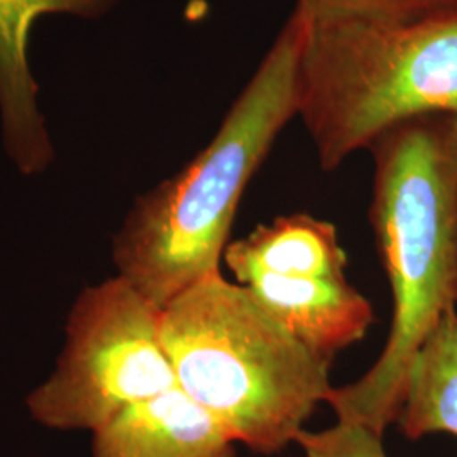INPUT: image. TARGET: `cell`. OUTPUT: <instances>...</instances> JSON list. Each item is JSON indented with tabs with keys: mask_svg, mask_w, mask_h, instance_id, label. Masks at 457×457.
<instances>
[{
	"mask_svg": "<svg viewBox=\"0 0 457 457\" xmlns=\"http://www.w3.org/2000/svg\"><path fill=\"white\" fill-rule=\"evenodd\" d=\"M224 262L236 279L249 271L283 277L343 278L347 256L334 224L292 213L228 243Z\"/></svg>",
	"mask_w": 457,
	"mask_h": 457,
	"instance_id": "obj_9",
	"label": "cell"
},
{
	"mask_svg": "<svg viewBox=\"0 0 457 457\" xmlns=\"http://www.w3.org/2000/svg\"><path fill=\"white\" fill-rule=\"evenodd\" d=\"M298 444L307 457H388L383 436L353 422H339L320 432L303 430Z\"/></svg>",
	"mask_w": 457,
	"mask_h": 457,
	"instance_id": "obj_12",
	"label": "cell"
},
{
	"mask_svg": "<svg viewBox=\"0 0 457 457\" xmlns=\"http://www.w3.org/2000/svg\"><path fill=\"white\" fill-rule=\"evenodd\" d=\"M119 0H0V119L4 147L22 175L43 173L54 162L37 85L29 66V34L48 14L97 19Z\"/></svg>",
	"mask_w": 457,
	"mask_h": 457,
	"instance_id": "obj_6",
	"label": "cell"
},
{
	"mask_svg": "<svg viewBox=\"0 0 457 457\" xmlns=\"http://www.w3.org/2000/svg\"><path fill=\"white\" fill-rule=\"evenodd\" d=\"M237 283L295 337L328 361L360 343L375 322L370 300L345 277H283L249 271L237 278Z\"/></svg>",
	"mask_w": 457,
	"mask_h": 457,
	"instance_id": "obj_7",
	"label": "cell"
},
{
	"mask_svg": "<svg viewBox=\"0 0 457 457\" xmlns=\"http://www.w3.org/2000/svg\"><path fill=\"white\" fill-rule=\"evenodd\" d=\"M375 160L370 222L393 294L390 336L371 370L332 388L339 422L383 436L395 424L410 362L457 305V114L415 117L368 146Z\"/></svg>",
	"mask_w": 457,
	"mask_h": 457,
	"instance_id": "obj_1",
	"label": "cell"
},
{
	"mask_svg": "<svg viewBox=\"0 0 457 457\" xmlns=\"http://www.w3.org/2000/svg\"><path fill=\"white\" fill-rule=\"evenodd\" d=\"M160 332L177 386L258 454L295 444L334 388L330 361L220 270L164 305Z\"/></svg>",
	"mask_w": 457,
	"mask_h": 457,
	"instance_id": "obj_3",
	"label": "cell"
},
{
	"mask_svg": "<svg viewBox=\"0 0 457 457\" xmlns=\"http://www.w3.org/2000/svg\"><path fill=\"white\" fill-rule=\"evenodd\" d=\"M395 424L417 441L457 437V311L447 312L410 362Z\"/></svg>",
	"mask_w": 457,
	"mask_h": 457,
	"instance_id": "obj_10",
	"label": "cell"
},
{
	"mask_svg": "<svg viewBox=\"0 0 457 457\" xmlns=\"http://www.w3.org/2000/svg\"><path fill=\"white\" fill-rule=\"evenodd\" d=\"M305 33L292 14L212 141L177 175L137 196L112 243L117 275L156 307L219 271L241 196L296 115Z\"/></svg>",
	"mask_w": 457,
	"mask_h": 457,
	"instance_id": "obj_2",
	"label": "cell"
},
{
	"mask_svg": "<svg viewBox=\"0 0 457 457\" xmlns=\"http://www.w3.org/2000/svg\"><path fill=\"white\" fill-rule=\"evenodd\" d=\"M430 114H457V11L402 24L305 22L296 115L326 171Z\"/></svg>",
	"mask_w": 457,
	"mask_h": 457,
	"instance_id": "obj_4",
	"label": "cell"
},
{
	"mask_svg": "<svg viewBox=\"0 0 457 457\" xmlns=\"http://www.w3.org/2000/svg\"><path fill=\"white\" fill-rule=\"evenodd\" d=\"M160 326L162 309L126 278L87 287L68 313L54 371L26 398L31 417L94 434L122 410L177 388Z\"/></svg>",
	"mask_w": 457,
	"mask_h": 457,
	"instance_id": "obj_5",
	"label": "cell"
},
{
	"mask_svg": "<svg viewBox=\"0 0 457 457\" xmlns=\"http://www.w3.org/2000/svg\"><path fill=\"white\" fill-rule=\"evenodd\" d=\"M457 0H296L295 14L307 24L417 22L456 12Z\"/></svg>",
	"mask_w": 457,
	"mask_h": 457,
	"instance_id": "obj_11",
	"label": "cell"
},
{
	"mask_svg": "<svg viewBox=\"0 0 457 457\" xmlns=\"http://www.w3.org/2000/svg\"><path fill=\"white\" fill-rule=\"evenodd\" d=\"M90 457H236V441L180 388L122 410L96 430Z\"/></svg>",
	"mask_w": 457,
	"mask_h": 457,
	"instance_id": "obj_8",
	"label": "cell"
}]
</instances>
